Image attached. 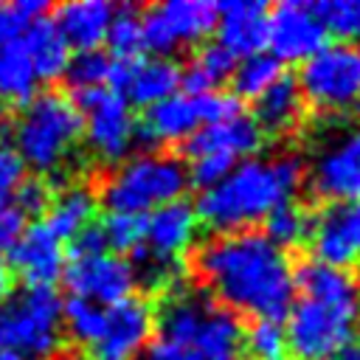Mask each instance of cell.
Segmentation results:
<instances>
[{
	"label": "cell",
	"mask_w": 360,
	"mask_h": 360,
	"mask_svg": "<svg viewBox=\"0 0 360 360\" xmlns=\"http://www.w3.org/2000/svg\"><path fill=\"white\" fill-rule=\"evenodd\" d=\"M194 264L208 290L231 312L281 321L292 307V264L259 231L211 236L200 245Z\"/></svg>",
	"instance_id": "1"
},
{
	"label": "cell",
	"mask_w": 360,
	"mask_h": 360,
	"mask_svg": "<svg viewBox=\"0 0 360 360\" xmlns=\"http://www.w3.org/2000/svg\"><path fill=\"white\" fill-rule=\"evenodd\" d=\"M304 180V166L292 155L239 160L217 186L200 191L194 214L217 233L253 231L276 205L287 202Z\"/></svg>",
	"instance_id": "2"
},
{
	"label": "cell",
	"mask_w": 360,
	"mask_h": 360,
	"mask_svg": "<svg viewBox=\"0 0 360 360\" xmlns=\"http://www.w3.org/2000/svg\"><path fill=\"white\" fill-rule=\"evenodd\" d=\"M14 152L37 172H56L82 138V115L62 90H42L28 98L11 124Z\"/></svg>",
	"instance_id": "3"
},
{
	"label": "cell",
	"mask_w": 360,
	"mask_h": 360,
	"mask_svg": "<svg viewBox=\"0 0 360 360\" xmlns=\"http://www.w3.org/2000/svg\"><path fill=\"white\" fill-rule=\"evenodd\" d=\"M188 169L174 155L143 152L127 158L101 183V202L118 214H146L166 202L183 200Z\"/></svg>",
	"instance_id": "4"
},
{
	"label": "cell",
	"mask_w": 360,
	"mask_h": 360,
	"mask_svg": "<svg viewBox=\"0 0 360 360\" xmlns=\"http://www.w3.org/2000/svg\"><path fill=\"white\" fill-rule=\"evenodd\" d=\"M0 343L25 360H48L62 346V298L53 287H25L0 301Z\"/></svg>",
	"instance_id": "5"
},
{
	"label": "cell",
	"mask_w": 360,
	"mask_h": 360,
	"mask_svg": "<svg viewBox=\"0 0 360 360\" xmlns=\"http://www.w3.org/2000/svg\"><path fill=\"white\" fill-rule=\"evenodd\" d=\"M360 323V304H321L309 298H298L287 312V349L290 360H329L338 349H343Z\"/></svg>",
	"instance_id": "6"
},
{
	"label": "cell",
	"mask_w": 360,
	"mask_h": 360,
	"mask_svg": "<svg viewBox=\"0 0 360 360\" xmlns=\"http://www.w3.org/2000/svg\"><path fill=\"white\" fill-rule=\"evenodd\" d=\"M70 98L82 115V135L90 152L104 163H124L135 149L138 132V118L127 98L107 87L73 90Z\"/></svg>",
	"instance_id": "7"
},
{
	"label": "cell",
	"mask_w": 360,
	"mask_h": 360,
	"mask_svg": "<svg viewBox=\"0 0 360 360\" xmlns=\"http://www.w3.org/2000/svg\"><path fill=\"white\" fill-rule=\"evenodd\" d=\"M301 98L326 112H343L360 104V45L332 42L309 56L298 70Z\"/></svg>",
	"instance_id": "8"
},
{
	"label": "cell",
	"mask_w": 360,
	"mask_h": 360,
	"mask_svg": "<svg viewBox=\"0 0 360 360\" xmlns=\"http://www.w3.org/2000/svg\"><path fill=\"white\" fill-rule=\"evenodd\" d=\"M62 281L70 295L87 298L98 307H112L135 292V270L124 256L96 253L82 259H68L62 270Z\"/></svg>",
	"instance_id": "9"
},
{
	"label": "cell",
	"mask_w": 360,
	"mask_h": 360,
	"mask_svg": "<svg viewBox=\"0 0 360 360\" xmlns=\"http://www.w3.org/2000/svg\"><path fill=\"white\" fill-rule=\"evenodd\" d=\"M267 45L278 62H307L326 45V31L312 3L284 0L267 14Z\"/></svg>",
	"instance_id": "10"
},
{
	"label": "cell",
	"mask_w": 360,
	"mask_h": 360,
	"mask_svg": "<svg viewBox=\"0 0 360 360\" xmlns=\"http://www.w3.org/2000/svg\"><path fill=\"white\" fill-rule=\"evenodd\" d=\"M155 332V309L146 298L129 295L107 307L101 338L90 346V360H135Z\"/></svg>",
	"instance_id": "11"
},
{
	"label": "cell",
	"mask_w": 360,
	"mask_h": 360,
	"mask_svg": "<svg viewBox=\"0 0 360 360\" xmlns=\"http://www.w3.org/2000/svg\"><path fill=\"white\" fill-rule=\"evenodd\" d=\"M180 65L169 56H152V59H112L107 90L127 98V104L152 107L180 90Z\"/></svg>",
	"instance_id": "12"
},
{
	"label": "cell",
	"mask_w": 360,
	"mask_h": 360,
	"mask_svg": "<svg viewBox=\"0 0 360 360\" xmlns=\"http://www.w3.org/2000/svg\"><path fill=\"white\" fill-rule=\"evenodd\" d=\"M312 188L332 202L360 200V124L332 138L312 163Z\"/></svg>",
	"instance_id": "13"
},
{
	"label": "cell",
	"mask_w": 360,
	"mask_h": 360,
	"mask_svg": "<svg viewBox=\"0 0 360 360\" xmlns=\"http://www.w3.org/2000/svg\"><path fill=\"white\" fill-rule=\"evenodd\" d=\"M309 248L315 262L329 267H352L360 262V200L329 202L309 222Z\"/></svg>",
	"instance_id": "14"
},
{
	"label": "cell",
	"mask_w": 360,
	"mask_h": 360,
	"mask_svg": "<svg viewBox=\"0 0 360 360\" xmlns=\"http://www.w3.org/2000/svg\"><path fill=\"white\" fill-rule=\"evenodd\" d=\"M65 248L51 233V228L39 219L25 225L20 239L8 248V270H14L25 287H53L65 270Z\"/></svg>",
	"instance_id": "15"
},
{
	"label": "cell",
	"mask_w": 360,
	"mask_h": 360,
	"mask_svg": "<svg viewBox=\"0 0 360 360\" xmlns=\"http://www.w3.org/2000/svg\"><path fill=\"white\" fill-rule=\"evenodd\" d=\"M197 231H200V219L194 214V205L186 200H174L155 208L146 217L143 245L158 262L174 267L191 250Z\"/></svg>",
	"instance_id": "16"
},
{
	"label": "cell",
	"mask_w": 360,
	"mask_h": 360,
	"mask_svg": "<svg viewBox=\"0 0 360 360\" xmlns=\"http://www.w3.org/2000/svg\"><path fill=\"white\" fill-rule=\"evenodd\" d=\"M267 3L262 0H228L217 6V34L219 45L233 56L262 53L267 45Z\"/></svg>",
	"instance_id": "17"
},
{
	"label": "cell",
	"mask_w": 360,
	"mask_h": 360,
	"mask_svg": "<svg viewBox=\"0 0 360 360\" xmlns=\"http://www.w3.org/2000/svg\"><path fill=\"white\" fill-rule=\"evenodd\" d=\"M197 129H200V118H197L194 98L186 93H174V96L146 107V115L138 121L135 146L149 149L160 141L180 143V141H188Z\"/></svg>",
	"instance_id": "18"
},
{
	"label": "cell",
	"mask_w": 360,
	"mask_h": 360,
	"mask_svg": "<svg viewBox=\"0 0 360 360\" xmlns=\"http://www.w3.org/2000/svg\"><path fill=\"white\" fill-rule=\"evenodd\" d=\"M112 14H115V6L107 0H70L56 6L53 25L68 42V48L93 51L104 42Z\"/></svg>",
	"instance_id": "19"
},
{
	"label": "cell",
	"mask_w": 360,
	"mask_h": 360,
	"mask_svg": "<svg viewBox=\"0 0 360 360\" xmlns=\"http://www.w3.org/2000/svg\"><path fill=\"white\" fill-rule=\"evenodd\" d=\"M262 129L250 115H236L222 124H208L200 127L188 141H186V155L200 158V155H231V158H245L253 155L262 146Z\"/></svg>",
	"instance_id": "20"
},
{
	"label": "cell",
	"mask_w": 360,
	"mask_h": 360,
	"mask_svg": "<svg viewBox=\"0 0 360 360\" xmlns=\"http://www.w3.org/2000/svg\"><path fill=\"white\" fill-rule=\"evenodd\" d=\"M191 346L202 360H242L245 357V326L236 312L211 304Z\"/></svg>",
	"instance_id": "21"
},
{
	"label": "cell",
	"mask_w": 360,
	"mask_h": 360,
	"mask_svg": "<svg viewBox=\"0 0 360 360\" xmlns=\"http://www.w3.org/2000/svg\"><path fill=\"white\" fill-rule=\"evenodd\" d=\"M295 290H301V298L321 301V304H340L352 307L360 304V284L349 270L329 267L323 262H304L295 273Z\"/></svg>",
	"instance_id": "22"
},
{
	"label": "cell",
	"mask_w": 360,
	"mask_h": 360,
	"mask_svg": "<svg viewBox=\"0 0 360 360\" xmlns=\"http://www.w3.org/2000/svg\"><path fill=\"white\" fill-rule=\"evenodd\" d=\"M20 45H22V51L31 62V70L39 82L42 79H59L65 73L68 59H70V48L62 39V34L56 31L51 17L34 20L25 28V34L20 37Z\"/></svg>",
	"instance_id": "23"
},
{
	"label": "cell",
	"mask_w": 360,
	"mask_h": 360,
	"mask_svg": "<svg viewBox=\"0 0 360 360\" xmlns=\"http://www.w3.org/2000/svg\"><path fill=\"white\" fill-rule=\"evenodd\" d=\"M301 118V90L295 76L281 73L276 84H270L259 98H256V127L270 135H284L290 132Z\"/></svg>",
	"instance_id": "24"
},
{
	"label": "cell",
	"mask_w": 360,
	"mask_h": 360,
	"mask_svg": "<svg viewBox=\"0 0 360 360\" xmlns=\"http://www.w3.org/2000/svg\"><path fill=\"white\" fill-rule=\"evenodd\" d=\"M96 194L90 186L84 183H70L65 186L59 194L51 197V205L45 211V225L51 228V233L62 242V239H73L84 225L93 222L96 214Z\"/></svg>",
	"instance_id": "25"
},
{
	"label": "cell",
	"mask_w": 360,
	"mask_h": 360,
	"mask_svg": "<svg viewBox=\"0 0 360 360\" xmlns=\"http://www.w3.org/2000/svg\"><path fill=\"white\" fill-rule=\"evenodd\" d=\"M155 8L177 48L202 42L217 28V3L211 0H169Z\"/></svg>",
	"instance_id": "26"
},
{
	"label": "cell",
	"mask_w": 360,
	"mask_h": 360,
	"mask_svg": "<svg viewBox=\"0 0 360 360\" xmlns=\"http://www.w3.org/2000/svg\"><path fill=\"white\" fill-rule=\"evenodd\" d=\"M208 301L200 298V295H191V292H174L163 307L160 312L155 315V326H158V338L160 340H169V343H177V346H191L194 343V335L208 312Z\"/></svg>",
	"instance_id": "27"
},
{
	"label": "cell",
	"mask_w": 360,
	"mask_h": 360,
	"mask_svg": "<svg viewBox=\"0 0 360 360\" xmlns=\"http://www.w3.org/2000/svg\"><path fill=\"white\" fill-rule=\"evenodd\" d=\"M37 84L39 79L34 76L22 45H0V101H14L22 107L28 98L37 96Z\"/></svg>",
	"instance_id": "28"
},
{
	"label": "cell",
	"mask_w": 360,
	"mask_h": 360,
	"mask_svg": "<svg viewBox=\"0 0 360 360\" xmlns=\"http://www.w3.org/2000/svg\"><path fill=\"white\" fill-rule=\"evenodd\" d=\"M104 323H107V307H98L87 298H76V295H68L62 301V326L68 329V335L82 343V346H93L101 332H104Z\"/></svg>",
	"instance_id": "29"
},
{
	"label": "cell",
	"mask_w": 360,
	"mask_h": 360,
	"mask_svg": "<svg viewBox=\"0 0 360 360\" xmlns=\"http://www.w3.org/2000/svg\"><path fill=\"white\" fill-rule=\"evenodd\" d=\"M262 222H264V236H267L278 250H287V248L301 245V242L309 236V222H312V219L307 217V211H304L298 202L287 200V202L276 205Z\"/></svg>",
	"instance_id": "30"
},
{
	"label": "cell",
	"mask_w": 360,
	"mask_h": 360,
	"mask_svg": "<svg viewBox=\"0 0 360 360\" xmlns=\"http://www.w3.org/2000/svg\"><path fill=\"white\" fill-rule=\"evenodd\" d=\"M281 62L273 59L270 53H253L248 59H242L236 68H233V96L242 101V98H259L270 84L278 82L281 76Z\"/></svg>",
	"instance_id": "31"
},
{
	"label": "cell",
	"mask_w": 360,
	"mask_h": 360,
	"mask_svg": "<svg viewBox=\"0 0 360 360\" xmlns=\"http://www.w3.org/2000/svg\"><path fill=\"white\" fill-rule=\"evenodd\" d=\"M321 25L335 42L357 45L360 42V0H321L312 3Z\"/></svg>",
	"instance_id": "32"
},
{
	"label": "cell",
	"mask_w": 360,
	"mask_h": 360,
	"mask_svg": "<svg viewBox=\"0 0 360 360\" xmlns=\"http://www.w3.org/2000/svg\"><path fill=\"white\" fill-rule=\"evenodd\" d=\"M107 48H110V59H135L143 51V39H141V14L132 6H121L115 8L107 37H104Z\"/></svg>",
	"instance_id": "33"
},
{
	"label": "cell",
	"mask_w": 360,
	"mask_h": 360,
	"mask_svg": "<svg viewBox=\"0 0 360 360\" xmlns=\"http://www.w3.org/2000/svg\"><path fill=\"white\" fill-rule=\"evenodd\" d=\"M110 53H104L101 48L93 51H76L68 59L65 68V79L73 90H93V87H107V76H110Z\"/></svg>",
	"instance_id": "34"
},
{
	"label": "cell",
	"mask_w": 360,
	"mask_h": 360,
	"mask_svg": "<svg viewBox=\"0 0 360 360\" xmlns=\"http://www.w3.org/2000/svg\"><path fill=\"white\" fill-rule=\"evenodd\" d=\"M245 354L250 360H290L284 326L278 321L256 318L245 329Z\"/></svg>",
	"instance_id": "35"
},
{
	"label": "cell",
	"mask_w": 360,
	"mask_h": 360,
	"mask_svg": "<svg viewBox=\"0 0 360 360\" xmlns=\"http://www.w3.org/2000/svg\"><path fill=\"white\" fill-rule=\"evenodd\" d=\"M98 228L104 233V245L112 248L115 256L118 253H132L135 248L143 245L146 217L143 214H118V211H110Z\"/></svg>",
	"instance_id": "36"
},
{
	"label": "cell",
	"mask_w": 360,
	"mask_h": 360,
	"mask_svg": "<svg viewBox=\"0 0 360 360\" xmlns=\"http://www.w3.org/2000/svg\"><path fill=\"white\" fill-rule=\"evenodd\" d=\"M48 3L45 0H11V3H0V45H11L20 42V37L25 34V28L45 17Z\"/></svg>",
	"instance_id": "37"
},
{
	"label": "cell",
	"mask_w": 360,
	"mask_h": 360,
	"mask_svg": "<svg viewBox=\"0 0 360 360\" xmlns=\"http://www.w3.org/2000/svg\"><path fill=\"white\" fill-rule=\"evenodd\" d=\"M191 68H194V70H200V73L208 79V84L217 90V84H219V82H225V79H231V76H233L236 56H233V53H228L219 42H211V45H202V48L197 51V56L191 59Z\"/></svg>",
	"instance_id": "38"
},
{
	"label": "cell",
	"mask_w": 360,
	"mask_h": 360,
	"mask_svg": "<svg viewBox=\"0 0 360 360\" xmlns=\"http://www.w3.org/2000/svg\"><path fill=\"white\" fill-rule=\"evenodd\" d=\"M194 98V107H197V118L202 127L208 124H222L228 118H236L242 115V104L233 93H225V90H208L202 96H191Z\"/></svg>",
	"instance_id": "39"
},
{
	"label": "cell",
	"mask_w": 360,
	"mask_h": 360,
	"mask_svg": "<svg viewBox=\"0 0 360 360\" xmlns=\"http://www.w3.org/2000/svg\"><path fill=\"white\" fill-rule=\"evenodd\" d=\"M239 160L231 155H200L191 158V169H188V183H194L200 191L217 186Z\"/></svg>",
	"instance_id": "40"
},
{
	"label": "cell",
	"mask_w": 360,
	"mask_h": 360,
	"mask_svg": "<svg viewBox=\"0 0 360 360\" xmlns=\"http://www.w3.org/2000/svg\"><path fill=\"white\" fill-rule=\"evenodd\" d=\"M25 169L28 166L14 152V146L6 143V141H0V208L14 202V194H17L20 183L28 177Z\"/></svg>",
	"instance_id": "41"
},
{
	"label": "cell",
	"mask_w": 360,
	"mask_h": 360,
	"mask_svg": "<svg viewBox=\"0 0 360 360\" xmlns=\"http://www.w3.org/2000/svg\"><path fill=\"white\" fill-rule=\"evenodd\" d=\"M51 186L42 180V177H25L22 183H20V188H17V194H14V208L22 214V217H39V214H45L48 211V205H51Z\"/></svg>",
	"instance_id": "42"
},
{
	"label": "cell",
	"mask_w": 360,
	"mask_h": 360,
	"mask_svg": "<svg viewBox=\"0 0 360 360\" xmlns=\"http://www.w3.org/2000/svg\"><path fill=\"white\" fill-rule=\"evenodd\" d=\"M96 253H107L104 245V233L98 225H84L73 239H70V259H82V256H96Z\"/></svg>",
	"instance_id": "43"
},
{
	"label": "cell",
	"mask_w": 360,
	"mask_h": 360,
	"mask_svg": "<svg viewBox=\"0 0 360 360\" xmlns=\"http://www.w3.org/2000/svg\"><path fill=\"white\" fill-rule=\"evenodd\" d=\"M22 231H25V217L14 205H3L0 208V250H8L20 239Z\"/></svg>",
	"instance_id": "44"
},
{
	"label": "cell",
	"mask_w": 360,
	"mask_h": 360,
	"mask_svg": "<svg viewBox=\"0 0 360 360\" xmlns=\"http://www.w3.org/2000/svg\"><path fill=\"white\" fill-rule=\"evenodd\" d=\"M146 360H202V357L194 352V346H177V343L158 338L155 343H149Z\"/></svg>",
	"instance_id": "45"
},
{
	"label": "cell",
	"mask_w": 360,
	"mask_h": 360,
	"mask_svg": "<svg viewBox=\"0 0 360 360\" xmlns=\"http://www.w3.org/2000/svg\"><path fill=\"white\" fill-rule=\"evenodd\" d=\"M329 360H360V335H354L343 349H338Z\"/></svg>",
	"instance_id": "46"
},
{
	"label": "cell",
	"mask_w": 360,
	"mask_h": 360,
	"mask_svg": "<svg viewBox=\"0 0 360 360\" xmlns=\"http://www.w3.org/2000/svg\"><path fill=\"white\" fill-rule=\"evenodd\" d=\"M11 295V270L6 264V259L0 256V301H6Z\"/></svg>",
	"instance_id": "47"
},
{
	"label": "cell",
	"mask_w": 360,
	"mask_h": 360,
	"mask_svg": "<svg viewBox=\"0 0 360 360\" xmlns=\"http://www.w3.org/2000/svg\"><path fill=\"white\" fill-rule=\"evenodd\" d=\"M3 352H6V349H3V343H0V354H3Z\"/></svg>",
	"instance_id": "48"
}]
</instances>
